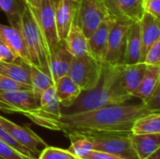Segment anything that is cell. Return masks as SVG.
<instances>
[{
  "label": "cell",
  "instance_id": "obj_1",
  "mask_svg": "<svg viewBox=\"0 0 160 159\" xmlns=\"http://www.w3.org/2000/svg\"><path fill=\"white\" fill-rule=\"evenodd\" d=\"M149 112H152L142 102L106 106L73 114H61L52 130L61 131L66 137L130 132L134 121Z\"/></svg>",
  "mask_w": 160,
  "mask_h": 159
},
{
  "label": "cell",
  "instance_id": "obj_2",
  "mask_svg": "<svg viewBox=\"0 0 160 159\" xmlns=\"http://www.w3.org/2000/svg\"><path fill=\"white\" fill-rule=\"evenodd\" d=\"M123 65L102 63V70L98 84L89 91H82L77 100L68 108H61L62 114H73L98 108L124 104L133 98L122 83Z\"/></svg>",
  "mask_w": 160,
  "mask_h": 159
},
{
  "label": "cell",
  "instance_id": "obj_3",
  "mask_svg": "<svg viewBox=\"0 0 160 159\" xmlns=\"http://www.w3.org/2000/svg\"><path fill=\"white\" fill-rule=\"evenodd\" d=\"M13 27H16L20 31L24 40L32 65L51 75L49 68V56L43 37L37 22L26 4L18 22Z\"/></svg>",
  "mask_w": 160,
  "mask_h": 159
},
{
  "label": "cell",
  "instance_id": "obj_4",
  "mask_svg": "<svg viewBox=\"0 0 160 159\" xmlns=\"http://www.w3.org/2000/svg\"><path fill=\"white\" fill-rule=\"evenodd\" d=\"M58 0H39L37 7H29L43 37L46 50L50 57L59 43L55 22V8ZM26 4V3H25Z\"/></svg>",
  "mask_w": 160,
  "mask_h": 159
},
{
  "label": "cell",
  "instance_id": "obj_5",
  "mask_svg": "<svg viewBox=\"0 0 160 159\" xmlns=\"http://www.w3.org/2000/svg\"><path fill=\"white\" fill-rule=\"evenodd\" d=\"M84 137L91 142L94 150L109 153L123 159H139L133 147L131 132H115Z\"/></svg>",
  "mask_w": 160,
  "mask_h": 159
},
{
  "label": "cell",
  "instance_id": "obj_6",
  "mask_svg": "<svg viewBox=\"0 0 160 159\" xmlns=\"http://www.w3.org/2000/svg\"><path fill=\"white\" fill-rule=\"evenodd\" d=\"M102 63L89 54L80 57H73L68 76L82 89V91H89L93 89L98 82Z\"/></svg>",
  "mask_w": 160,
  "mask_h": 159
},
{
  "label": "cell",
  "instance_id": "obj_7",
  "mask_svg": "<svg viewBox=\"0 0 160 159\" xmlns=\"http://www.w3.org/2000/svg\"><path fill=\"white\" fill-rule=\"evenodd\" d=\"M110 16L105 0H78L74 22L88 38L96 28Z\"/></svg>",
  "mask_w": 160,
  "mask_h": 159
},
{
  "label": "cell",
  "instance_id": "obj_8",
  "mask_svg": "<svg viewBox=\"0 0 160 159\" xmlns=\"http://www.w3.org/2000/svg\"><path fill=\"white\" fill-rule=\"evenodd\" d=\"M61 114V105L56 97L53 85L40 94L38 107L27 113L25 117L30 119L34 124L52 130L53 123Z\"/></svg>",
  "mask_w": 160,
  "mask_h": 159
},
{
  "label": "cell",
  "instance_id": "obj_9",
  "mask_svg": "<svg viewBox=\"0 0 160 159\" xmlns=\"http://www.w3.org/2000/svg\"><path fill=\"white\" fill-rule=\"evenodd\" d=\"M131 22V21L127 19H115L109 35L107 50L103 60L104 63L110 65H123L128 32Z\"/></svg>",
  "mask_w": 160,
  "mask_h": 159
},
{
  "label": "cell",
  "instance_id": "obj_10",
  "mask_svg": "<svg viewBox=\"0 0 160 159\" xmlns=\"http://www.w3.org/2000/svg\"><path fill=\"white\" fill-rule=\"evenodd\" d=\"M39 98L32 90L0 92V111L26 115L38 107Z\"/></svg>",
  "mask_w": 160,
  "mask_h": 159
},
{
  "label": "cell",
  "instance_id": "obj_11",
  "mask_svg": "<svg viewBox=\"0 0 160 159\" xmlns=\"http://www.w3.org/2000/svg\"><path fill=\"white\" fill-rule=\"evenodd\" d=\"M0 125L15 142L28 150L36 159L41 152L39 148L48 146V144L27 126H19L2 115H0Z\"/></svg>",
  "mask_w": 160,
  "mask_h": 159
},
{
  "label": "cell",
  "instance_id": "obj_12",
  "mask_svg": "<svg viewBox=\"0 0 160 159\" xmlns=\"http://www.w3.org/2000/svg\"><path fill=\"white\" fill-rule=\"evenodd\" d=\"M114 21L113 17L108 16L88 37V54L99 62L104 60L109 35Z\"/></svg>",
  "mask_w": 160,
  "mask_h": 159
},
{
  "label": "cell",
  "instance_id": "obj_13",
  "mask_svg": "<svg viewBox=\"0 0 160 159\" xmlns=\"http://www.w3.org/2000/svg\"><path fill=\"white\" fill-rule=\"evenodd\" d=\"M110 16L140 22L144 14L142 0H105Z\"/></svg>",
  "mask_w": 160,
  "mask_h": 159
},
{
  "label": "cell",
  "instance_id": "obj_14",
  "mask_svg": "<svg viewBox=\"0 0 160 159\" xmlns=\"http://www.w3.org/2000/svg\"><path fill=\"white\" fill-rule=\"evenodd\" d=\"M0 41L4 43L18 58L29 66H33L20 31L11 25L0 23Z\"/></svg>",
  "mask_w": 160,
  "mask_h": 159
},
{
  "label": "cell",
  "instance_id": "obj_15",
  "mask_svg": "<svg viewBox=\"0 0 160 159\" xmlns=\"http://www.w3.org/2000/svg\"><path fill=\"white\" fill-rule=\"evenodd\" d=\"M73 56L66 47L65 41H59L54 48L49 62L50 74L55 82L58 79L68 75Z\"/></svg>",
  "mask_w": 160,
  "mask_h": 159
},
{
  "label": "cell",
  "instance_id": "obj_16",
  "mask_svg": "<svg viewBox=\"0 0 160 159\" xmlns=\"http://www.w3.org/2000/svg\"><path fill=\"white\" fill-rule=\"evenodd\" d=\"M77 2L73 0H58L55 8V22L59 41H64L75 17Z\"/></svg>",
  "mask_w": 160,
  "mask_h": 159
},
{
  "label": "cell",
  "instance_id": "obj_17",
  "mask_svg": "<svg viewBox=\"0 0 160 159\" xmlns=\"http://www.w3.org/2000/svg\"><path fill=\"white\" fill-rule=\"evenodd\" d=\"M141 26V42L142 52L140 62H143L144 56L148 49L157 41L160 39V21L159 18L154 17L151 14H143L140 21Z\"/></svg>",
  "mask_w": 160,
  "mask_h": 159
},
{
  "label": "cell",
  "instance_id": "obj_18",
  "mask_svg": "<svg viewBox=\"0 0 160 159\" xmlns=\"http://www.w3.org/2000/svg\"><path fill=\"white\" fill-rule=\"evenodd\" d=\"M54 89L58 101L63 109L73 105L82 92L68 75L58 79L54 82Z\"/></svg>",
  "mask_w": 160,
  "mask_h": 159
},
{
  "label": "cell",
  "instance_id": "obj_19",
  "mask_svg": "<svg viewBox=\"0 0 160 159\" xmlns=\"http://www.w3.org/2000/svg\"><path fill=\"white\" fill-rule=\"evenodd\" d=\"M142 52L140 22H132L128 32L127 46L123 65H131L140 62Z\"/></svg>",
  "mask_w": 160,
  "mask_h": 159
},
{
  "label": "cell",
  "instance_id": "obj_20",
  "mask_svg": "<svg viewBox=\"0 0 160 159\" xmlns=\"http://www.w3.org/2000/svg\"><path fill=\"white\" fill-rule=\"evenodd\" d=\"M146 67L147 66L143 62H138L131 65H123L122 83L125 90L133 97L141 84Z\"/></svg>",
  "mask_w": 160,
  "mask_h": 159
},
{
  "label": "cell",
  "instance_id": "obj_21",
  "mask_svg": "<svg viewBox=\"0 0 160 159\" xmlns=\"http://www.w3.org/2000/svg\"><path fill=\"white\" fill-rule=\"evenodd\" d=\"M160 85V65L159 66H147L141 84L134 95L142 102H145Z\"/></svg>",
  "mask_w": 160,
  "mask_h": 159
},
{
  "label": "cell",
  "instance_id": "obj_22",
  "mask_svg": "<svg viewBox=\"0 0 160 159\" xmlns=\"http://www.w3.org/2000/svg\"><path fill=\"white\" fill-rule=\"evenodd\" d=\"M64 41L67 49L73 57L88 54V38L74 22Z\"/></svg>",
  "mask_w": 160,
  "mask_h": 159
},
{
  "label": "cell",
  "instance_id": "obj_23",
  "mask_svg": "<svg viewBox=\"0 0 160 159\" xmlns=\"http://www.w3.org/2000/svg\"><path fill=\"white\" fill-rule=\"evenodd\" d=\"M134 150L139 159H146L160 149V133L132 135Z\"/></svg>",
  "mask_w": 160,
  "mask_h": 159
},
{
  "label": "cell",
  "instance_id": "obj_24",
  "mask_svg": "<svg viewBox=\"0 0 160 159\" xmlns=\"http://www.w3.org/2000/svg\"><path fill=\"white\" fill-rule=\"evenodd\" d=\"M32 66L21 60L14 62H0V74L16 82L30 85V68Z\"/></svg>",
  "mask_w": 160,
  "mask_h": 159
},
{
  "label": "cell",
  "instance_id": "obj_25",
  "mask_svg": "<svg viewBox=\"0 0 160 159\" xmlns=\"http://www.w3.org/2000/svg\"><path fill=\"white\" fill-rule=\"evenodd\" d=\"M132 135L160 133V112H149L137 118L130 129Z\"/></svg>",
  "mask_w": 160,
  "mask_h": 159
},
{
  "label": "cell",
  "instance_id": "obj_26",
  "mask_svg": "<svg viewBox=\"0 0 160 159\" xmlns=\"http://www.w3.org/2000/svg\"><path fill=\"white\" fill-rule=\"evenodd\" d=\"M30 85L33 93L39 98L44 90L54 85V82L51 75L32 66L30 68Z\"/></svg>",
  "mask_w": 160,
  "mask_h": 159
},
{
  "label": "cell",
  "instance_id": "obj_27",
  "mask_svg": "<svg viewBox=\"0 0 160 159\" xmlns=\"http://www.w3.org/2000/svg\"><path fill=\"white\" fill-rule=\"evenodd\" d=\"M24 7V0H0V8L5 12L11 26L18 22Z\"/></svg>",
  "mask_w": 160,
  "mask_h": 159
},
{
  "label": "cell",
  "instance_id": "obj_28",
  "mask_svg": "<svg viewBox=\"0 0 160 159\" xmlns=\"http://www.w3.org/2000/svg\"><path fill=\"white\" fill-rule=\"evenodd\" d=\"M68 138L71 142L68 151L78 159L82 158L90 151L94 150L91 142L84 136H69Z\"/></svg>",
  "mask_w": 160,
  "mask_h": 159
},
{
  "label": "cell",
  "instance_id": "obj_29",
  "mask_svg": "<svg viewBox=\"0 0 160 159\" xmlns=\"http://www.w3.org/2000/svg\"><path fill=\"white\" fill-rule=\"evenodd\" d=\"M37 159H78L68 150L52 146H46L41 150Z\"/></svg>",
  "mask_w": 160,
  "mask_h": 159
},
{
  "label": "cell",
  "instance_id": "obj_30",
  "mask_svg": "<svg viewBox=\"0 0 160 159\" xmlns=\"http://www.w3.org/2000/svg\"><path fill=\"white\" fill-rule=\"evenodd\" d=\"M31 90V85L16 82L5 75L0 74V92Z\"/></svg>",
  "mask_w": 160,
  "mask_h": 159
},
{
  "label": "cell",
  "instance_id": "obj_31",
  "mask_svg": "<svg viewBox=\"0 0 160 159\" xmlns=\"http://www.w3.org/2000/svg\"><path fill=\"white\" fill-rule=\"evenodd\" d=\"M143 63L146 66L160 65V39L157 40L146 52Z\"/></svg>",
  "mask_w": 160,
  "mask_h": 159
},
{
  "label": "cell",
  "instance_id": "obj_32",
  "mask_svg": "<svg viewBox=\"0 0 160 159\" xmlns=\"http://www.w3.org/2000/svg\"><path fill=\"white\" fill-rule=\"evenodd\" d=\"M0 159H35L28 157L0 141Z\"/></svg>",
  "mask_w": 160,
  "mask_h": 159
},
{
  "label": "cell",
  "instance_id": "obj_33",
  "mask_svg": "<svg viewBox=\"0 0 160 159\" xmlns=\"http://www.w3.org/2000/svg\"><path fill=\"white\" fill-rule=\"evenodd\" d=\"M0 141H2L3 142L7 143V144H8V145H9L10 147H12V148L16 149L17 151H19V152H21V153H22V154H24V155L28 156V157H31L35 158V157H34V156H33V155H32L28 150H26L25 148H23L22 146H21L17 142H15V141L10 137V135L6 131V129H5L1 125H0Z\"/></svg>",
  "mask_w": 160,
  "mask_h": 159
},
{
  "label": "cell",
  "instance_id": "obj_34",
  "mask_svg": "<svg viewBox=\"0 0 160 159\" xmlns=\"http://www.w3.org/2000/svg\"><path fill=\"white\" fill-rule=\"evenodd\" d=\"M142 103L152 112H160V85L155 90L153 95Z\"/></svg>",
  "mask_w": 160,
  "mask_h": 159
},
{
  "label": "cell",
  "instance_id": "obj_35",
  "mask_svg": "<svg viewBox=\"0 0 160 159\" xmlns=\"http://www.w3.org/2000/svg\"><path fill=\"white\" fill-rule=\"evenodd\" d=\"M142 6L145 13L159 18L160 0H142Z\"/></svg>",
  "mask_w": 160,
  "mask_h": 159
},
{
  "label": "cell",
  "instance_id": "obj_36",
  "mask_svg": "<svg viewBox=\"0 0 160 159\" xmlns=\"http://www.w3.org/2000/svg\"><path fill=\"white\" fill-rule=\"evenodd\" d=\"M18 60L16 55L0 41V62H14Z\"/></svg>",
  "mask_w": 160,
  "mask_h": 159
},
{
  "label": "cell",
  "instance_id": "obj_37",
  "mask_svg": "<svg viewBox=\"0 0 160 159\" xmlns=\"http://www.w3.org/2000/svg\"><path fill=\"white\" fill-rule=\"evenodd\" d=\"M81 159H123L109 154V153H105V152H101V151H97V150H92L90 151L85 157H83Z\"/></svg>",
  "mask_w": 160,
  "mask_h": 159
},
{
  "label": "cell",
  "instance_id": "obj_38",
  "mask_svg": "<svg viewBox=\"0 0 160 159\" xmlns=\"http://www.w3.org/2000/svg\"><path fill=\"white\" fill-rule=\"evenodd\" d=\"M24 2L26 3V5H28L29 7H37L38 4L39 3V0H24Z\"/></svg>",
  "mask_w": 160,
  "mask_h": 159
},
{
  "label": "cell",
  "instance_id": "obj_39",
  "mask_svg": "<svg viewBox=\"0 0 160 159\" xmlns=\"http://www.w3.org/2000/svg\"><path fill=\"white\" fill-rule=\"evenodd\" d=\"M146 159H160V149L158 150L157 152H155L151 157H149L148 158Z\"/></svg>",
  "mask_w": 160,
  "mask_h": 159
},
{
  "label": "cell",
  "instance_id": "obj_40",
  "mask_svg": "<svg viewBox=\"0 0 160 159\" xmlns=\"http://www.w3.org/2000/svg\"><path fill=\"white\" fill-rule=\"evenodd\" d=\"M73 1H75V2H77V1H78V0H73Z\"/></svg>",
  "mask_w": 160,
  "mask_h": 159
}]
</instances>
